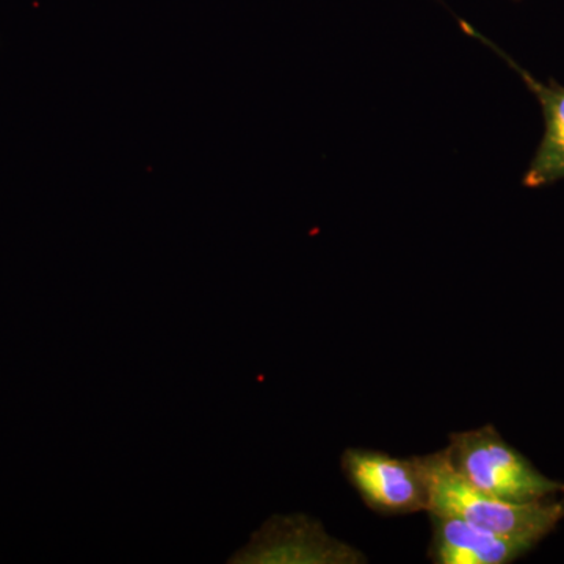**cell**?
I'll return each instance as SVG.
<instances>
[{
	"label": "cell",
	"mask_w": 564,
	"mask_h": 564,
	"mask_svg": "<svg viewBox=\"0 0 564 564\" xmlns=\"http://www.w3.org/2000/svg\"><path fill=\"white\" fill-rule=\"evenodd\" d=\"M358 549L334 540L321 522L304 514L273 516L236 552L237 564H358Z\"/></svg>",
	"instance_id": "3"
},
{
	"label": "cell",
	"mask_w": 564,
	"mask_h": 564,
	"mask_svg": "<svg viewBox=\"0 0 564 564\" xmlns=\"http://www.w3.org/2000/svg\"><path fill=\"white\" fill-rule=\"evenodd\" d=\"M497 52L521 74L522 80L541 104L544 115L543 140L534 152L533 161L530 162L522 182L525 187L540 188L564 180V87L555 80L544 84L534 79L529 70L522 69L505 52Z\"/></svg>",
	"instance_id": "6"
},
{
	"label": "cell",
	"mask_w": 564,
	"mask_h": 564,
	"mask_svg": "<svg viewBox=\"0 0 564 564\" xmlns=\"http://www.w3.org/2000/svg\"><path fill=\"white\" fill-rule=\"evenodd\" d=\"M429 556L437 564H507L532 551V541L505 536L452 514L430 513Z\"/></svg>",
	"instance_id": "5"
},
{
	"label": "cell",
	"mask_w": 564,
	"mask_h": 564,
	"mask_svg": "<svg viewBox=\"0 0 564 564\" xmlns=\"http://www.w3.org/2000/svg\"><path fill=\"white\" fill-rule=\"evenodd\" d=\"M415 458L429 488V513L458 516L489 532L522 538L534 544L564 518V496L560 500L507 502L474 488L455 469L445 448Z\"/></svg>",
	"instance_id": "1"
},
{
	"label": "cell",
	"mask_w": 564,
	"mask_h": 564,
	"mask_svg": "<svg viewBox=\"0 0 564 564\" xmlns=\"http://www.w3.org/2000/svg\"><path fill=\"white\" fill-rule=\"evenodd\" d=\"M340 466L362 502L384 516L429 510V488L417 458H395L383 452L347 448Z\"/></svg>",
	"instance_id": "4"
},
{
	"label": "cell",
	"mask_w": 564,
	"mask_h": 564,
	"mask_svg": "<svg viewBox=\"0 0 564 564\" xmlns=\"http://www.w3.org/2000/svg\"><path fill=\"white\" fill-rule=\"evenodd\" d=\"M445 451L474 488L496 499L522 503L564 494V484L541 474L492 425L452 433Z\"/></svg>",
	"instance_id": "2"
}]
</instances>
